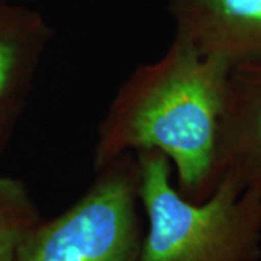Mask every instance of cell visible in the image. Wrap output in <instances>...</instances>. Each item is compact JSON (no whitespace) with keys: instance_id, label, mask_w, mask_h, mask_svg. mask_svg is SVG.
Listing matches in <instances>:
<instances>
[{"instance_id":"6da1fadb","label":"cell","mask_w":261,"mask_h":261,"mask_svg":"<svg viewBox=\"0 0 261 261\" xmlns=\"http://www.w3.org/2000/svg\"><path fill=\"white\" fill-rule=\"evenodd\" d=\"M232 67L173 37L163 56L135 67L97 126L92 166L159 151L193 202L212 195L222 173L219 137Z\"/></svg>"},{"instance_id":"7a4b0ae2","label":"cell","mask_w":261,"mask_h":261,"mask_svg":"<svg viewBox=\"0 0 261 261\" xmlns=\"http://www.w3.org/2000/svg\"><path fill=\"white\" fill-rule=\"evenodd\" d=\"M147 218L138 261H261V197L224 174L212 195L193 202L173 183L159 151L135 154Z\"/></svg>"},{"instance_id":"3957f363","label":"cell","mask_w":261,"mask_h":261,"mask_svg":"<svg viewBox=\"0 0 261 261\" xmlns=\"http://www.w3.org/2000/svg\"><path fill=\"white\" fill-rule=\"evenodd\" d=\"M138 161L125 154L94 170L93 181L65 211L39 221L18 261H138L145 224Z\"/></svg>"},{"instance_id":"277c9868","label":"cell","mask_w":261,"mask_h":261,"mask_svg":"<svg viewBox=\"0 0 261 261\" xmlns=\"http://www.w3.org/2000/svg\"><path fill=\"white\" fill-rule=\"evenodd\" d=\"M174 37L231 67L261 60V0H167Z\"/></svg>"},{"instance_id":"5b68a950","label":"cell","mask_w":261,"mask_h":261,"mask_svg":"<svg viewBox=\"0 0 261 261\" xmlns=\"http://www.w3.org/2000/svg\"><path fill=\"white\" fill-rule=\"evenodd\" d=\"M221 173L261 197V60L232 67L219 137Z\"/></svg>"},{"instance_id":"8992f818","label":"cell","mask_w":261,"mask_h":261,"mask_svg":"<svg viewBox=\"0 0 261 261\" xmlns=\"http://www.w3.org/2000/svg\"><path fill=\"white\" fill-rule=\"evenodd\" d=\"M53 35L37 10L0 0V105L28 102Z\"/></svg>"},{"instance_id":"52a82bcc","label":"cell","mask_w":261,"mask_h":261,"mask_svg":"<svg viewBox=\"0 0 261 261\" xmlns=\"http://www.w3.org/2000/svg\"><path fill=\"white\" fill-rule=\"evenodd\" d=\"M41 215L23 180L0 174V261H18L19 248Z\"/></svg>"},{"instance_id":"ba28073f","label":"cell","mask_w":261,"mask_h":261,"mask_svg":"<svg viewBox=\"0 0 261 261\" xmlns=\"http://www.w3.org/2000/svg\"><path fill=\"white\" fill-rule=\"evenodd\" d=\"M25 102L0 105V157L8 148L15 129L25 112Z\"/></svg>"}]
</instances>
